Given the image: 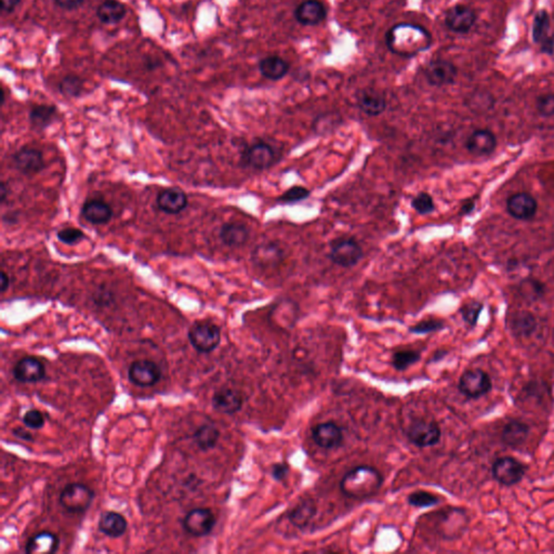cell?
<instances>
[{"instance_id":"obj_24","label":"cell","mask_w":554,"mask_h":554,"mask_svg":"<svg viewBox=\"0 0 554 554\" xmlns=\"http://www.w3.org/2000/svg\"><path fill=\"white\" fill-rule=\"evenodd\" d=\"M496 145L497 140L494 133L486 129L474 131L467 140V151L477 156L492 154Z\"/></svg>"},{"instance_id":"obj_14","label":"cell","mask_w":554,"mask_h":554,"mask_svg":"<svg viewBox=\"0 0 554 554\" xmlns=\"http://www.w3.org/2000/svg\"><path fill=\"white\" fill-rule=\"evenodd\" d=\"M477 22V15L467 6L457 5L451 8L445 15L447 29L458 34H465Z\"/></svg>"},{"instance_id":"obj_31","label":"cell","mask_w":554,"mask_h":554,"mask_svg":"<svg viewBox=\"0 0 554 554\" xmlns=\"http://www.w3.org/2000/svg\"><path fill=\"white\" fill-rule=\"evenodd\" d=\"M58 116V110L54 105L48 104H40L31 109L29 113V121L31 126L36 130H44L47 127L56 121Z\"/></svg>"},{"instance_id":"obj_33","label":"cell","mask_w":554,"mask_h":554,"mask_svg":"<svg viewBox=\"0 0 554 554\" xmlns=\"http://www.w3.org/2000/svg\"><path fill=\"white\" fill-rule=\"evenodd\" d=\"M220 439V431L214 424H205L196 429L193 440L196 446L202 451L215 449Z\"/></svg>"},{"instance_id":"obj_37","label":"cell","mask_w":554,"mask_h":554,"mask_svg":"<svg viewBox=\"0 0 554 554\" xmlns=\"http://www.w3.org/2000/svg\"><path fill=\"white\" fill-rule=\"evenodd\" d=\"M59 89L64 97L76 98L80 96L84 89L82 78L76 75H68L61 80Z\"/></svg>"},{"instance_id":"obj_27","label":"cell","mask_w":554,"mask_h":554,"mask_svg":"<svg viewBox=\"0 0 554 554\" xmlns=\"http://www.w3.org/2000/svg\"><path fill=\"white\" fill-rule=\"evenodd\" d=\"M128 522L125 516L114 512V511H106L101 514L99 520V530L103 532L104 535L112 538H119L125 534L127 530Z\"/></svg>"},{"instance_id":"obj_35","label":"cell","mask_w":554,"mask_h":554,"mask_svg":"<svg viewBox=\"0 0 554 554\" xmlns=\"http://www.w3.org/2000/svg\"><path fill=\"white\" fill-rule=\"evenodd\" d=\"M551 21L549 13L546 10H540L536 13L532 22V36L536 45H541L554 33H550Z\"/></svg>"},{"instance_id":"obj_25","label":"cell","mask_w":554,"mask_h":554,"mask_svg":"<svg viewBox=\"0 0 554 554\" xmlns=\"http://www.w3.org/2000/svg\"><path fill=\"white\" fill-rule=\"evenodd\" d=\"M219 237L225 246L241 247L248 241L250 231L243 223L230 222L222 225Z\"/></svg>"},{"instance_id":"obj_4","label":"cell","mask_w":554,"mask_h":554,"mask_svg":"<svg viewBox=\"0 0 554 554\" xmlns=\"http://www.w3.org/2000/svg\"><path fill=\"white\" fill-rule=\"evenodd\" d=\"M364 251L359 241L353 237H338L330 243V261L341 268L355 267L363 258Z\"/></svg>"},{"instance_id":"obj_15","label":"cell","mask_w":554,"mask_h":554,"mask_svg":"<svg viewBox=\"0 0 554 554\" xmlns=\"http://www.w3.org/2000/svg\"><path fill=\"white\" fill-rule=\"evenodd\" d=\"M312 437L318 447L335 449L343 445V433L341 428L333 421L318 424L312 430Z\"/></svg>"},{"instance_id":"obj_23","label":"cell","mask_w":554,"mask_h":554,"mask_svg":"<svg viewBox=\"0 0 554 554\" xmlns=\"http://www.w3.org/2000/svg\"><path fill=\"white\" fill-rule=\"evenodd\" d=\"M82 215L91 225H106L113 218V210L102 200H90L82 206Z\"/></svg>"},{"instance_id":"obj_51","label":"cell","mask_w":554,"mask_h":554,"mask_svg":"<svg viewBox=\"0 0 554 554\" xmlns=\"http://www.w3.org/2000/svg\"><path fill=\"white\" fill-rule=\"evenodd\" d=\"M10 286V280L9 276H8L7 273L5 271L1 272V276H0V290L3 294H5L7 292L8 288Z\"/></svg>"},{"instance_id":"obj_13","label":"cell","mask_w":554,"mask_h":554,"mask_svg":"<svg viewBox=\"0 0 554 554\" xmlns=\"http://www.w3.org/2000/svg\"><path fill=\"white\" fill-rule=\"evenodd\" d=\"M424 75L431 86L445 87L455 82L458 70L451 61L436 59L428 64Z\"/></svg>"},{"instance_id":"obj_50","label":"cell","mask_w":554,"mask_h":554,"mask_svg":"<svg viewBox=\"0 0 554 554\" xmlns=\"http://www.w3.org/2000/svg\"><path fill=\"white\" fill-rule=\"evenodd\" d=\"M13 435L17 436V439L23 440V441H33L34 437L29 433V431L27 430L23 429V428H15V429L13 430Z\"/></svg>"},{"instance_id":"obj_53","label":"cell","mask_w":554,"mask_h":554,"mask_svg":"<svg viewBox=\"0 0 554 554\" xmlns=\"http://www.w3.org/2000/svg\"><path fill=\"white\" fill-rule=\"evenodd\" d=\"M473 208H474V204H473L472 202H465V205L463 206V212L467 214V212H470Z\"/></svg>"},{"instance_id":"obj_39","label":"cell","mask_w":554,"mask_h":554,"mask_svg":"<svg viewBox=\"0 0 554 554\" xmlns=\"http://www.w3.org/2000/svg\"><path fill=\"white\" fill-rule=\"evenodd\" d=\"M412 207L414 208V211L422 216L429 215L435 210L433 198L427 192H420L417 195L414 196L412 200Z\"/></svg>"},{"instance_id":"obj_29","label":"cell","mask_w":554,"mask_h":554,"mask_svg":"<svg viewBox=\"0 0 554 554\" xmlns=\"http://www.w3.org/2000/svg\"><path fill=\"white\" fill-rule=\"evenodd\" d=\"M127 13V8L119 0H104L97 10L98 19L103 24L114 25L121 22Z\"/></svg>"},{"instance_id":"obj_3","label":"cell","mask_w":554,"mask_h":554,"mask_svg":"<svg viewBox=\"0 0 554 554\" xmlns=\"http://www.w3.org/2000/svg\"><path fill=\"white\" fill-rule=\"evenodd\" d=\"M188 341L197 352L202 354L215 351L221 343V330L211 322H196L188 333Z\"/></svg>"},{"instance_id":"obj_40","label":"cell","mask_w":554,"mask_h":554,"mask_svg":"<svg viewBox=\"0 0 554 554\" xmlns=\"http://www.w3.org/2000/svg\"><path fill=\"white\" fill-rule=\"evenodd\" d=\"M439 497L431 493L418 491L414 492L408 496V504L410 506L417 507V508H428V507L435 506L439 504Z\"/></svg>"},{"instance_id":"obj_22","label":"cell","mask_w":554,"mask_h":554,"mask_svg":"<svg viewBox=\"0 0 554 554\" xmlns=\"http://www.w3.org/2000/svg\"><path fill=\"white\" fill-rule=\"evenodd\" d=\"M357 106L363 113L371 117L381 115L387 110V99L382 93L374 89L359 91L357 98Z\"/></svg>"},{"instance_id":"obj_36","label":"cell","mask_w":554,"mask_h":554,"mask_svg":"<svg viewBox=\"0 0 554 554\" xmlns=\"http://www.w3.org/2000/svg\"><path fill=\"white\" fill-rule=\"evenodd\" d=\"M421 354L416 350L405 349L396 351L392 357V365L396 370L403 371L419 361Z\"/></svg>"},{"instance_id":"obj_10","label":"cell","mask_w":554,"mask_h":554,"mask_svg":"<svg viewBox=\"0 0 554 554\" xmlns=\"http://www.w3.org/2000/svg\"><path fill=\"white\" fill-rule=\"evenodd\" d=\"M128 378L135 386L153 387L162 378V369L150 359H137L128 369Z\"/></svg>"},{"instance_id":"obj_9","label":"cell","mask_w":554,"mask_h":554,"mask_svg":"<svg viewBox=\"0 0 554 554\" xmlns=\"http://www.w3.org/2000/svg\"><path fill=\"white\" fill-rule=\"evenodd\" d=\"M525 465L512 457L499 458L492 467L494 479L499 484L514 486L523 479L526 473Z\"/></svg>"},{"instance_id":"obj_45","label":"cell","mask_w":554,"mask_h":554,"mask_svg":"<svg viewBox=\"0 0 554 554\" xmlns=\"http://www.w3.org/2000/svg\"><path fill=\"white\" fill-rule=\"evenodd\" d=\"M483 306L479 302H471V304H465L461 308V315L463 320L467 322L469 325L474 326L477 323L479 314L482 311Z\"/></svg>"},{"instance_id":"obj_42","label":"cell","mask_w":554,"mask_h":554,"mask_svg":"<svg viewBox=\"0 0 554 554\" xmlns=\"http://www.w3.org/2000/svg\"><path fill=\"white\" fill-rule=\"evenodd\" d=\"M536 109L538 113L544 117L554 116V94H541L536 100Z\"/></svg>"},{"instance_id":"obj_41","label":"cell","mask_w":554,"mask_h":554,"mask_svg":"<svg viewBox=\"0 0 554 554\" xmlns=\"http://www.w3.org/2000/svg\"><path fill=\"white\" fill-rule=\"evenodd\" d=\"M520 290L526 299L537 300L544 294V286L538 280L530 278L521 284Z\"/></svg>"},{"instance_id":"obj_21","label":"cell","mask_w":554,"mask_h":554,"mask_svg":"<svg viewBox=\"0 0 554 554\" xmlns=\"http://www.w3.org/2000/svg\"><path fill=\"white\" fill-rule=\"evenodd\" d=\"M297 21L306 27H315L327 17V10L320 0H306L298 6L294 13Z\"/></svg>"},{"instance_id":"obj_6","label":"cell","mask_w":554,"mask_h":554,"mask_svg":"<svg viewBox=\"0 0 554 554\" xmlns=\"http://www.w3.org/2000/svg\"><path fill=\"white\" fill-rule=\"evenodd\" d=\"M410 443L417 447H431L441 440L442 431L439 424L431 420H414L406 430Z\"/></svg>"},{"instance_id":"obj_26","label":"cell","mask_w":554,"mask_h":554,"mask_svg":"<svg viewBox=\"0 0 554 554\" xmlns=\"http://www.w3.org/2000/svg\"><path fill=\"white\" fill-rule=\"evenodd\" d=\"M59 538L50 532H40L31 536L25 546L29 554H51L58 551Z\"/></svg>"},{"instance_id":"obj_34","label":"cell","mask_w":554,"mask_h":554,"mask_svg":"<svg viewBox=\"0 0 554 554\" xmlns=\"http://www.w3.org/2000/svg\"><path fill=\"white\" fill-rule=\"evenodd\" d=\"M511 330L518 337H528L536 329L535 317L528 312L522 311L511 316Z\"/></svg>"},{"instance_id":"obj_47","label":"cell","mask_w":554,"mask_h":554,"mask_svg":"<svg viewBox=\"0 0 554 554\" xmlns=\"http://www.w3.org/2000/svg\"><path fill=\"white\" fill-rule=\"evenodd\" d=\"M271 473H272L273 479L280 482V481H284L290 473V467L284 463H275L272 465Z\"/></svg>"},{"instance_id":"obj_48","label":"cell","mask_w":554,"mask_h":554,"mask_svg":"<svg viewBox=\"0 0 554 554\" xmlns=\"http://www.w3.org/2000/svg\"><path fill=\"white\" fill-rule=\"evenodd\" d=\"M61 9L66 11L77 9L84 3V0H53Z\"/></svg>"},{"instance_id":"obj_52","label":"cell","mask_w":554,"mask_h":554,"mask_svg":"<svg viewBox=\"0 0 554 554\" xmlns=\"http://www.w3.org/2000/svg\"><path fill=\"white\" fill-rule=\"evenodd\" d=\"M8 195H9V190H8V186H6V184L3 182L1 186H0V202H1V204L6 202Z\"/></svg>"},{"instance_id":"obj_17","label":"cell","mask_w":554,"mask_h":554,"mask_svg":"<svg viewBox=\"0 0 554 554\" xmlns=\"http://www.w3.org/2000/svg\"><path fill=\"white\" fill-rule=\"evenodd\" d=\"M286 258L284 248L275 241L262 243L253 251V260L261 268H276Z\"/></svg>"},{"instance_id":"obj_30","label":"cell","mask_w":554,"mask_h":554,"mask_svg":"<svg viewBox=\"0 0 554 554\" xmlns=\"http://www.w3.org/2000/svg\"><path fill=\"white\" fill-rule=\"evenodd\" d=\"M530 434V427L520 420H511L502 430V439L506 445L518 447L525 443Z\"/></svg>"},{"instance_id":"obj_38","label":"cell","mask_w":554,"mask_h":554,"mask_svg":"<svg viewBox=\"0 0 554 554\" xmlns=\"http://www.w3.org/2000/svg\"><path fill=\"white\" fill-rule=\"evenodd\" d=\"M311 192L302 186H294L292 188L285 190L284 193L277 198V202L283 205H294L297 202H302L310 197Z\"/></svg>"},{"instance_id":"obj_20","label":"cell","mask_w":554,"mask_h":554,"mask_svg":"<svg viewBox=\"0 0 554 554\" xmlns=\"http://www.w3.org/2000/svg\"><path fill=\"white\" fill-rule=\"evenodd\" d=\"M537 202L528 193H518L509 197L507 209L514 219L530 220L537 212Z\"/></svg>"},{"instance_id":"obj_28","label":"cell","mask_w":554,"mask_h":554,"mask_svg":"<svg viewBox=\"0 0 554 554\" xmlns=\"http://www.w3.org/2000/svg\"><path fill=\"white\" fill-rule=\"evenodd\" d=\"M290 63L277 56L267 57L259 63V70L263 77L270 80H280L290 72Z\"/></svg>"},{"instance_id":"obj_2","label":"cell","mask_w":554,"mask_h":554,"mask_svg":"<svg viewBox=\"0 0 554 554\" xmlns=\"http://www.w3.org/2000/svg\"><path fill=\"white\" fill-rule=\"evenodd\" d=\"M382 483V474L376 467L359 465L345 473L340 481V489L347 498L365 499L376 495Z\"/></svg>"},{"instance_id":"obj_7","label":"cell","mask_w":554,"mask_h":554,"mask_svg":"<svg viewBox=\"0 0 554 554\" xmlns=\"http://www.w3.org/2000/svg\"><path fill=\"white\" fill-rule=\"evenodd\" d=\"M492 379L482 369H469L461 375L458 389L467 398H479L492 390Z\"/></svg>"},{"instance_id":"obj_1","label":"cell","mask_w":554,"mask_h":554,"mask_svg":"<svg viewBox=\"0 0 554 554\" xmlns=\"http://www.w3.org/2000/svg\"><path fill=\"white\" fill-rule=\"evenodd\" d=\"M387 46L398 56L410 58L431 47L432 37L427 29L410 23L393 27L386 36Z\"/></svg>"},{"instance_id":"obj_5","label":"cell","mask_w":554,"mask_h":554,"mask_svg":"<svg viewBox=\"0 0 554 554\" xmlns=\"http://www.w3.org/2000/svg\"><path fill=\"white\" fill-rule=\"evenodd\" d=\"M93 499V491L87 485L70 483L62 489L59 502L70 514H82L89 509Z\"/></svg>"},{"instance_id":"obj_46","label":"cell","mask_w":554,"mask_h":554,"mask_svg":"<svg viewBox=\"0 0 554 554\" xmlns=\"http://www.w3.org/2000/svg\"><path fill=\"white\" fill-rule=\"evenodd\" d=\"M23 424L29 429L39 430L45 426V417L43 412L37 410H31L27 412L23 417Z\"/></svg>"},{"instance_id":"obj_18","label":"cell","mask_w":554,"mask_h":554,"mask_svg":"<svg viewBox=\"0 0 554 554\" xmlns=\"http://www.w3.org/2000/svg\"><path fill=\"white\" fill-rule=\"evenodd\" d=\"M156 205L167 215H179L188 207V195L180 188H166L157 195Z\"/></svg>"},{"instance_id":"obj_49","label":"cell","mask_w":554,"mask_h":554,"mask_svg":"<svg viewBox=\"0 0 554 554\" xmlns=\"http://www.w3.org/2000/svg\"><path fill=\"white\" fill-rule=\"evenodd\" d=\"M1 1V9L3 13H11L17 9V6L21 3V0H0Z\"/></svg>"},{"instance_id":"obj_16","label":"cell","mask_w":554,"mask_h":554,"mask_svg":"<svg viewBox=\"0 0 554 554\" xmlns=\"http://www.w3.org/2000/svg\"><path fill=\"white\" fill-rule=\"evenodd\" d=\"M13 377L22 383H37L46 377L45 365L36 357H23L13 367Z\"/></svg>"},{"instance_id":"obj_12","label":"cell","mask_w":554,"mask_h":554,"mask_svg":"<svg viewBox=\"0 0 554 554\" xmlns=\"http://www.w3.org/2000/svg\"><path fill=\"white\" fill-rule=\"evenodd\" d=\"M13 163L17 172L24 176H34L45 168L44 155L35 147H24L15 152Z\"/></svg>"},{"instance_id":"obj_32","label":"cell","mask_w":554,"mask_h":554,"mask_svg":"<svg viewBox=\"0 0 554 554\" xmlns=\"http://www.w3.org/2000/svg\"><path fill=\"white\" fill-rule=\"evenodd\" d=\"M316 512H317V507H316L315 502L311 499H306L292 509L290 514V523L302 530L311 522L312 518L315 516Z\"/></svg>"},{"instance_id":"obj_43","label":"cell","mask_w":554,"mask_h":554,"mask_svg":"<svg viewBox=\"0 0 554 554\" xmlns=\"http://www.w3.org/2000/svg\"><path fill=\"white\" fill-rule=\"evenodd\" d=\"M58 239L63 244L72 246V245H76L84 239V234L82 230L76 229V227H66V229L58 232Z\"/></svg>"},{"instance_id":"obj_44","label":"cell","mask_w":554,"mask_h":554,"mask_svg":"<svg viewBox=\"0 0 554 554\" xmlns=\"http://www.w3.org/2000/svg\"><path fill=\"white\" fill-rule=\"evenodd\" d=\"M443 327V322L439 321V320H426V321L420 322V323L412 326L410 328V331L412 334H417V335H424V334L437 331V330H441Z\"/></svg>"},{"instance_id":"obj_8","label":"cell","mask_w":554,"mask_h":554,"mask_svg":"<svg viewBox=\"0 0 554 554\" xmlns=\"http://www.w3.org/2000/svg\"><path fill=\"white\" fill-rule=\"evenodd\" d=\"M216 523L217 520L215 514L208 508L193 509L182 520L184 530L194 537L209 535Z\"/></svg>"},{"instance_id":"obj_19","label":"cell","mask_w":554,"mask_h":554,"mask_svg":"<svg viewBox=\"0 0 554 554\" xmlns=\"http://www.w3.org/2000/svg\"><path fill=\"white\" fill-rule=\"evenodd\" d=\"M243 396L241 392L231 388H222L216 391L212 396V407L220 414H234L243 407Z\"/></svg>"},{"instance_id":"obj_11","label":"cell","mask_w":554,"mask_h":554,"mask_svg":"<svg viewBox=\"0 0 554 554\" xmlns=\"http://www.w3.org/2000/svg\"><path fill=\"white\" fill-rule=\"evenodd\" d=\"M244 165L253 170H267L276 163L277 155L272 145L267 142L253 143L241 157Z\"/></svg>"}]
</instances>
